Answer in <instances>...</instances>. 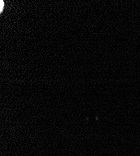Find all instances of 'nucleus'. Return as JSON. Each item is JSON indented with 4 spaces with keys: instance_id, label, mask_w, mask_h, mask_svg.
Listing matches in <instances>:
<instances>
[{
    "instance_id": "1",
    "label": "nucleus",
    "mask_w": 140,
    "mask_h": 156,
    "mask_svg": "<svg viewBox=\"0 0 140 156\" xmlns=\"http://www.w3.org/2000/svg\"><path fill=\"white\" fill-rule=\"evenodd\" d=\"M3 1H1V11H2V8H3Z\"/></svg>"
}]
</instances>
